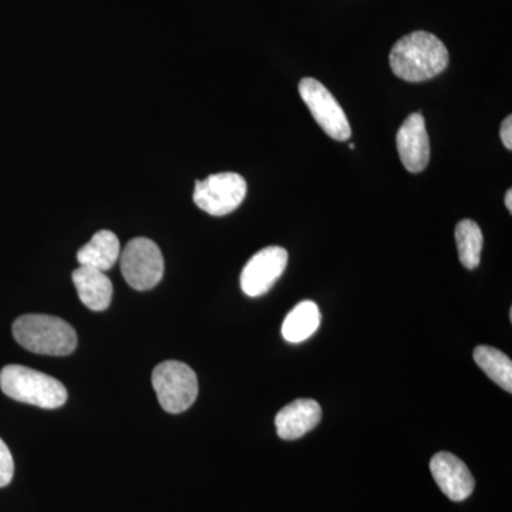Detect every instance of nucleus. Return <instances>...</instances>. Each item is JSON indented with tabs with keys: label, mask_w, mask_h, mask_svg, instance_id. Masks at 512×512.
Returning a JSON list of instances; mask_svg holds the SVG:
<instances>
[{
	"label": "nucleus",
	"mask_w": 512,
	"mask_h": 512,
	"mask_svg": "<svg viewBox=\"0 0 512 512\" xmlns=\"http://www.w3.org/2000/svg\"><path fill=\"white\" fill-rule=\"evenodd\" d=\"M505 207L507 210L512 212V191L508 190L507 194H505Z\"/></svg>",
	"instance_id": "6ab92c4d"
},
{
	"label": "nucleus",
	"mask_w": 512,
	"mask_h": 512,
	"mask_svg": "<svg viewBox=\"0 0 512 512\" xmlns=\"http://www.w3.org/2000/svg\"><path fill=\"white\" fill-rule=\"evenodd\" d=\"M320 319L322 316H320L318 305L315 302L298 303L284 320L282 336L286 342L301 343L303 340L311 338L313 333L318 330Z\"/></svg>",
	"instance_id": "4468645a"
},
{
	"label": "nucleus",
	"mask_w": 512,
	"mask_h": 512,
	"mask_svg": "<svg viewBox=\"0 0 512 512\" xmlns=\"http://www.w3.org/2000/svg\"><path fill=\"white\" fill-rule=\"evenodd\" d=\"M153 386L165 412L184 413L198 396V379L194 370L183 362L160 363L153 372Z\"/></svg>",
	"instance_id": "20e7f679"
},
{
	"label": "nucleus",
	"mask_w": 512,
	"mask_h": 512,
	"mask_svg": "<svg viewBox=\"0 0 512 512\" xmlns=\"http://www.w3.org/2000/svg\"><path fill=\"white\" fill-rule=\"evenodd\" d=\"M0 389L16 402L40 409H59L67 402V390L55 377L22 365H8L0 372Z\"/></svg>",
	"instance_id": "7ed1b4c3"
},
{
	"label": "nucleus",
	"mask_w": 512,
	"mask_h": 512,
	"mask_svg": "<svg viewBox=\"0 0 512 512\" xmlns=\"http://www.w3.org/2000/svg\"><path fill=\"white\" fill-rule=\"evenodd\" d=\"M15 474V461L5 441L0 439V488L6 487Z\"/></svg>",
	"instance_id": "f3484780"
},
{
	"label": "nucleus",
	"mask_w": 512,
	"mask_h": 512,
	"mask_svg": "<svg viewBox=\"0 0 512 512\" xmlns=\"http://www.w3.org/2000/svg\"><path fill=\"white\" fill-rule=\"evenodd\" d=\"M248 185L237 173L212 174L197 181L194 202L200 210L212 217H224L237 210L247 197Z\"/></svg>",
	"instance_id": "39448f33"
},
{
	"label": "nucleus",
	"mask_w": 512,
	"mask_h": 512,
	"mask_svg": "<svg viewBox=\"0 0 512 512\" xmlns=\"http://www.w3.org/2000/svg\"><path fill=\"white\" fill-rule=\"evenodd\" d=\"M430 470L440 490L451 501L467 500L473 494L476 481L466 464L451 453H437L431 458Z\"/></svg>",
	"instance_id": "9d476101"
},
{
	"label": "nucleus",
	"mask_w": 512,
	"mask_h": 512,
	"mask_svg": "<svg viewBox=\"0 0 512 512\" xmlns=\"http://www.w3.org/2000/svg\"><path fill=\"white\" fill-rule=\"evenodd\" d=\"M120 258V241L114 232H97L90 239L89 244L79 249L77 252V261L80 266H89V268L99 269V271H109L116 265Z\"/></svg>",
	"instance_id": "ddd939ff"
},
{
	"label": "nucleus",
	"mask_w": 512,
	"mask_h": 512,
	"mask_svg": "<svg viewBox=\"0 0 512 512\" xmlns=\"http://www.w3.org/2000/svg\"><path fill=\"white\" fill-rule=\"evenodd\" d=\"M320 419L322 409L318 402L312 399H298L279 410L275 417V426L281 439L298 440L315 429Z\"/></svg>",
	"instance_id": "9b49d317"
},
{
	"label": "nucleus",
	"mask_w": 512,
	"mask_h": 512,
	"mask_svg": "<svg viewBox=\"0 0 512 512\" xmlns=\"http://www.w3.org/2000/svg\"><path fill=\"white\" fill-rule=\"evenodd\" d=\"M73 282L80 301L87 308L94 312H103L109 308L113 298V284L106 272L89 266H80L73 272Z\"/></svg>",
	"instance_id": "f8f14e48"
},
{
	"label": "nucleus",
	"mask_w": 512,
	"mask_h": 512,
	"mask_svg": "<svg viewBox=\"0 0 512 512\" xmlns=\"http://www.w3.org/2000/svg\"><path fill=\"white\" fill-rule=\"evenodd\" d=\"M288 265V252L281 247H268L256 252L242 269L241 288L249 298H258L274 288Z\"/></svg>",
	"instance_id": "6e6552de"
},
{
	"label": "nucleus",
	"mask_w": 512,
	"mask_h": 512,
	"mask_svg": "<svg viewBox=\"0 0 512 512\" xmlns=\"http://www.w3.org/2000/svg\"><path fill=\"white\" fill-rule=\"evenodd\" d=\"M397 151L409 173H421L430 163V138L423 114L412 113L397 131Z\"/></svg>",
	"instance_id": "1a4fd4ad"
},
{
	"label": "nucleus",
	"mask_w": 512,
	"mask_h": 512,
	"mask_svg": "<svg viewBox=\"0 0 512 512\" xmlns=\"http://www.w3.org/2000/svg\"><path fill=\"white\" fill-rule=\"evenodd\" d=\"M450 62L447 47L433 33H409L390 52V67L399 79L410 83L426 82L439 76Z\"/></svg>",
	"instance_id": "f257e3e1"
},
{
	"label": "nucleus",
	"mask_w": 512,
	"mask_h": 512,
	"mask_svg": "<svg viewBox=\"0 0 512 512\" xmlns=\"http://www.w3.org/2000/svg\"><path fill=\"white\" fill-rule=\"evenodd\" d=\"M299 94L311 110L313 119L333 140L346 141L352 136L348 117L333 94L312 77H305L299 83Z\"/></svg>",
	"instance_id": "0eeeda50"
},
{
	"label": "nucleus",
	"mask_w": 512,
	"mask_h": 512,
	"mask_svg": "<svg viewBox=\"0 0 512 512\" xmlns=\"http://www.w3.org/2000/svg\"><path fill=\"white\" fill-rule=\"evenodd\" d=\"M456 242L461 264L473 271L480 265L481 251H483L484 245L483 232L477 222L473 220L458 222Z\"/></svg>",
	"instance_id": "dca6fc26"
},
{
	"label": "nucleus",
	"mask_w": 512,
	"mask_h": 512,
	"mask_svg": "<svg viewBox=\"0 0 512 512\" xmlns=\"http://www.w3.org/2000/svg\"><path fill=\"white\" fill-rule=\"evenodd\" d=\"M121 272L136 291H148L160 284L164 258L156 242L148 238L131 239L121 254Z\"/></svg>",
	"instance_id": "423d86ee"
},
{
	"label": "nucleus",
	"mask_w": 512,
	"mask_h": 512,
	"mask_svg": "<svg viewBox=\"0 0 512 512\" xmlns=\"http://www.w3.org/2000/svg\"><path fill=\"white\" fill-rule=\"evenodd\" d=\"M474 360L487 376L505 392H512V362L501 350L490 346H478L474 350Z\"/></svg>",
	"instance_id": "2eb2a0df"
},
{
	"label": "nucleus",
	"mask_w": 512,
	"mask_h": 512,
	"mask_svg": "<svg viewBox=\"0 0 512 512\" xmlns=\"http://www.w3.org/2000/svg\"><path fill=\"white\" fill-rule=\"evenodd\" d=\"M500 136L501 141L507 150H512V117L508 116L507 119L503 121L500 128Z\"/></svg>",
	"instance_id": "a211bd4d"
},
{
	"label": "nucleus",
	"mask_w": 512,
	"mask_h": 512,
	"mask_svg": "<svg viewBox=\"0 0 512 512\" xmlns=\"http://www.w3.org/2000/svg\"><path fill=\"white\" fill-rule=\"evenodd\" d=\"M13 338L36 355L67 356L77 348L76 330L50 315H23L12 326Z\"/></svg>",
	"instance_id": "f03ea898"
}]
</instances>
